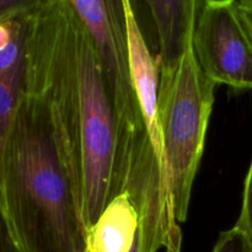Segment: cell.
I'll use <instances>...</instances> for the list:
<instances>
[{
    "instance_id": "1",
    "label": "cell",
    "mask_w": 252,
    "mask_h": 252,
    "mask_svg": "<svg viewBox=\"0 0 252 252\" xmlns=\"http://www.w3.org/2000/svg\"><path fill=\"white\" fill-rule=\"evenodd\" d=\"M27 62L58 113L78 166L81 216L93 228L125 193L120 123L95 43L68 0H39L29 14Z\"/></svg>"
},
{
    "instance_id": "2",
    "label": "cell",
    "mask_w": 252,
    "mask_h": 252,
    "mask_svg": "<svg viewBox=\"0 0 252 252\" xmlns=\"http://www.w3.org/2000/svg\"><path fill=\"white\" fill-rule=\"evenodd\" d=\"M0 208L22 252H88L75 158L29 62L2 160Z\"/></svg>"
},
{
    "instance_id": "3",
    "label": "cell",
    "mask_w": 252,
    "mask_h": 252,
    "mask_svg": "<svg viewBox=\"0 0 252 252\" xmlns=\"http://www.w3.org/2000/svg\"><path fill=\"white\" fill-rule=\"evenodd\" d=\"M68 1L95 43L115 102L125 193L137 201L154 196L161 186V172L150 148L133 85L123 1Z\"/></svg>"
},
{
    "instance_id": "4",
    "label": "cell",
    "mask_w": 252,
    "mask_h": 252,
    "mask_svg": "<svg viewBox=\"0 0 252 252\" xmlns=\"http://www.w3.org/2000/svg\"><path fill=\"white\" fill-rule=\"evenodd\" d=\"M193 39V38H192ZM216 84L189 47L171 83L159 89V120L177 223L187 220L192 189L202 160L214 105Z\"/></svg>"
},
{
    "instance_id": "5",
    "label": "cell",
    "mask_w": 252,
    "mask_h": 252,
    "mask_svg": "<svg viewBox=\"0 0 252 252\" xmlns=\"http://www.w3.org/2000/svg\"><path fill=\"white\" fill-rule=\"evenodd\" d=\"M192 46L202 73L212 83L252 91V42L236 1H199Z\"/></svg>"
},
{
    "instance_id": "6",
    "label": "cell",
    "mask_w": 252,
    "mask_h": 252,
    "mask_svg": "<svg viewBox=\"0 0 252 252\" xmlns=\"http://www.w3.org/2000/svg\"><path fill=\"white\" fill-rule=\"evenodd\" d=\"M159 38V89L171 83L191 46L198 12V0H148Z\"/></svg>"
},
{
    "instance_id": "7",
    "label": "cell",
    "mask_w": 252,
    "mask_h": 252,
    "mask_svg": "<svg viewBox=\"0 0 252 252\" xmlns=\"http://www.w3.org/2000/svg\"><path fill=\"white\" fill-rule=\"evenodd\" d=\"M140 228L137 208L127 193L107 204L86 235L88 252H129Z\"/></svg>"
},
{
    "instance_id": "8",
    "label": "cell",
    "mask_w": 252,
    "mask_h": 252,
    "mask_svg": "<svg viewBox=\"0 0 252 252\" xmlns=\"http://www.w3.org/2000/svg\"><path fill=\"white\" fill-rule=\"evenodd\" d=\"M212 252H252V240L243 229L234 225L219 234Z\"/></svg>"
},
{
    "instance_id": "9",
    "label": "cell",
    "mask_w": 252,
    "mask_h": 252,
    "mask_svg": "<svg viewBox=\"0 0 252 252\" xmlns=\"http://www.w3.org/2000/svg\"><path fill=\"white\" fill-rule=\"evenodd\" d=\"M235 225L243 229L252 240V160L244 181L241 211Z\"/></svg>"
},
{
    "instance_id": "10",
    "label": "cell",
    "mask_w": 252,
    "mask_h": 252,
    "mask_svg": "<svg viewBox=\"0 0 252 252\" xmlns=\"http://www.w3.org/2000/svg\"><path fill=\"white\" fill-rule=\"evenodd\" d=\"M0 252H22L12 236L1 208H0Z\"/></svg>"
},
{
    "instance_id": "11",
    "label": "cell",
    "mask_w": 252,
    "mask_h": 252,
    "mask_svg": "<svg viewBox=\"0 0 252 252\" xmlns=\"http://www.w3.org/2000/svg\"><path fill=\"white\" fill-rule=\"evenodd\" d=\"M236 10H238L241 24L252 42V0L236 1Z\"/></svg>"
}]
</instances>
